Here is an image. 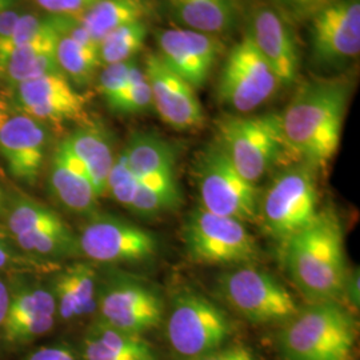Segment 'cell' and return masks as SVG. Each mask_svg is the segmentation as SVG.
<instances>
[{
    "mask_svg": "<svg viewBox=\"0 0 360 360\" xmlns=\"http://www.w3.org/2000/svg\"><path fill=\"white\" fill-rule=\"evenodd\" d=\"M312 63L340 70L360 52V0H336L309 19Z\"/></svg>",
    "mask_w": 360,
    "mask_h": 360,
    "instance_id": "cell-11",
    "label": "cell"
},
{
    "mask_svg": "<svg viewBox=\"0 0 360 360\" xmlns=\"http://www.w3.org/2000/svg\"><path fill=\"white\" fill-rule=\"evenodd\" d=\"M13 260H15V257H13V252L6 243L4 233L0 230V270L8 267Z\"/></svg>",
    "mask_w": 360,
    "mask_h": 360,
    "instance_id": "cell-44",
    "label": "cell"
},
{
    "mask_svg": "<svg viewBox=\"0 0 360 360\" xmlns=\"http://www.w3.org/2000/svg\"><path fill=\"white\" fill-rule=\"evenodd\" d=\"M7 224L15 238L30 232L58 227L65 224V221L46 207L37 203L22 202L13 207L7 218Z\"/></svg>",
    "mask_w": 360,
    "mask_h": 360,
    "instance_id": "cell-30",
    "label": "cell"
},
{
    "mask_svg": "<svg viewBox=\"0 0 360 360\" xmlns=\"http://www.w3.org/2000/svg\"><path fill=\"white\" fill-rule=\"evenodd\" d=\"M23 15L15 7H8L0 13V44L10 38L19 18Z\"/></svg>",
    "mask_w": 360,
    "mask_h": 360,
    "instance_id": "cell-41",
    "label": "cell"
},
{
    "mask_svg": "<svg viewBox=\"0 0 360 360\" xmlns=\"http://www.w3.org/2000/svg\"><path fill=\"white\" fill-rule=\"evenodd\" d=\"M10 306V295H8V290L6 287V284L0 281V326L4 322L6 315H7V309Z\"/></svg>",
    "mask_w": 360,
    "mask_h": 360,
    "instance_id": "cell-45",
    "label": "cell"
},
{
    "mask_svg": "<svg viewBox=\"0 0 360 360\" xmlns=\"http://www.w3.org/2000/svg\"><path fill=\"white\" fill-rule=\"evenodd\" d=\"M59 37L60 34L55 25L47 34L10 52L0 60V80L15 89L27 80L60 72L55 55Z\"/></svg>",
    "mask_w": 360,
    "mask_h": 360,
    "instance_id": "cell-20",
    "label": "cell"
},
{
    "mask_svg": "<svg viewBox=\"0 0 360 360\" xmlns=\"http://www.w3.org/2000/svg\"><path fill=\"white\" fill-rule=\"evenodd\" d=\"M247 34L282 86L294 84L300 70V51L291 25L283 15L272 6H259L252 13Z\"/></svg>",
    "mask_w": 360,
    "mask_h": 360,
    "instance_id": "cell-17",
    "label": "cell"
},
{
    "mask_svg": "<svg viewBox=\"0 0 360 360\" xmlns=\"http://www.w3.org/2000/svg\"><path fill=\"white\" fill-rule=\"evenodd\" d=\"M354 83L345 77L304 82L281 116L288 160L315 169L334 158L342 138Z\"/></svg>",
    "mask_w": 360,
    "mask_h": 360,
    "instance_id": "cell-1",
    "label": "cell"
},
{
    "mask_svg": "<svg viewBox=\"0 0 360 360\" xmlns=\"http://www.w3.org/2000/svg\"><path fill=\"white\" fill-rule=\"evenodd\" d=\"M96 274L90 264L77 263L60 272L55 281L56 309L63 319L90 314L96 307Z\"/></svg>",
    "mask_w": 360,
    "mask_h": 360,
    "instance_id": "cell-25",
    "label": "cell"
},
{
    "mask_svg": "<svg viewBox=\"0 0 360 360\" xmlns=\"http://www.w3.org/2000/svg\"><path fill=\"white\" fill-rule=\"evenodd\" d=\"M183 240L188 257L203 264L245 266L254 264L260 257L245 223L211 214L202 207L193 210L186 220Z\"/></svg>",
    "mask_w": 360,
    "mask_h": 360,
    "instance_id": "cell-9",
    "label": "cell"
},
{
    "mask_svg": "<svg viewBox=\"0 0 360 360\" xmlns=\"http://www.w3.org/2000/svg\"><path fill=\"white\" fill-rule=\"evenodd\" d=\"M281 80L248 34L227 53L219 77L218 101L236 115H248L276 94Z\"/></svg>",
    "mask_w": 360,
    "mask_h": 360,
    "instance_id": "cell-10",
    "label": "cell"
},
{
    "mask_svg": "<svg viewBox=\"0 0 360 360\" xmlns=\"http://www.w3.org/2000/svg\"><path fill=\"white\" fill-rule=\"evenodd\" d=\"M217 142L233 167L254 184L288 159L279 112L223 116L217 122Z\"/></svg>",
    "mask_w": 360,
    "mask_h": 360,
    "instance_id": "cell-4",
    "label": "cell"
},
{
    "mask_svg": "<svg viewBox=\"0 0 360 360\" xmlns=\"http://www.w3.org/2000/svg\"><path fill=\"white\" fill-rule=\"evenodd\" d=\"M217 290L235 312L257 324L287 322L299 309L284 284L252 264L223 272Z\"/></svg>",
    "mask_w": 360,
    "mask_h": 360,
    "instance_id": "cell-7",
    "label": "cell"
},
{
    "mask_svg": "<svg viewBox=\"0 0 360 360\" xmlns=\"http://www.w3.org/2000/svg\"><path fill=\"white\" fill-rule=\"evenodd\" d=\"M47 134L41 123L26 115H11L0 127V154L16 179L34 184L44 159Z\"/></svg>",
    "mask_w": 360,
    "mask_h": 360,
    "instance_id": "cell-18",
    "label": "cell"
},
{
    "mask_svg": "<svg viewBox=\"0 0 360 360\" xmlns=\"http://www.w3.org/2000/svg\"><path fill=\"white\" fill-rule=\"evenodd\" d=\"M155 39L158 55L165 65L195 90L206 84L224 51L219 37L181 27L156 30Z\"/></svg>",
    "mask_w": 360,
    "mask_h": 360,
    "instance_id": "cell-14",
    "label": "cell"
},
{
    "mask_svg": "<svg viewBox=\"0 0 360 360\" xmlns=\"http://www.w3.org/2000/svg\"><path fill=\"white\" fill-rule=\"evenodd\" d=\"M153 108V95L142 67L132 65L129 87L117 98L110 110L119 114H142Z\"/></svg>",
    "mask_w": 360,
    "mask_h": 360,
    "instance_id": "cell-32",
    "label": "cell"
},
{
    "mask_svg": "<svg viewBox=\"0 0 360 360\" xmlns=\"http://www.w3.org/2000/svg\"><path fill=\"white\" fill-rule=\"evenodd\" d=\"M287 20H309V18L336 0H272Z\"/></svg>",
    "mask_w": 360,
    "mask_h": 360,
    "instance_id": "cell-38",
    "label": "cell"
},
{
    "mask_svg": "<svg viewBox=\"0 0 360 360\" xmlns=\"http://www.w3.org/2000/svg\"><path fill=\"white\" fill-rule=\"evenodd\" d=\"M135 60H127L115 65H107L99 75V91L108 108L129 87V72Z\"/></svg>",
    "mask_w": 360,
    "mask_h": 360,
    "instance_id": "cell-36",
    "label": "cell"
},
{
    "mask_svg": "<svg viewBox=\"0 0 360 360\" xmlns=\"http://www.w3.org/2000/svg\"><path fill=\"white\" fill-rule=\"evenodd\" d=\"M98 0H35L41 10L53 16H79Z\"/></svg>",
    "mask_w": 360,
    "mask_h": 360,
    "instance_id": "cell-39",
    "label": "cell"
},
{
    "mask_svg": "<svg viewBox=\"0 0 360 360\" xmlns=\"http://www.w3.org/2000/svg\"><path fill=\"white\" fill-rule=\"evenodd\" d=\"M50 186L58 200L74 212L89 214L96 208L99 195L86 169L65 142L58 146L52 158Z\"/></svg>",
    "mask_w": 360,
    "mask_h": 360,
    "instance_id": "cell-19",
    "label": "cell"
},
{
    "mask_svg": "<svg viewBox=\"0 0 360 360\" xmlns=\"http://www.w3.org/2000/svg\"><path fill=\"white\" fill-rule=\"evenodd\" d=\"M232 333L227 314L206 296L193 291L175 296L168 315L167 339L181 359H193L223 347Z\"/></svg>",
    "mask_w": 360,
    "mask_h": 360,
    "instance_id": "cell-8",
    "label": "cell"
},
{
    "mask_svg": "<svg viewBox=\"0 0 360 360\" xmlns=\"http://www.w3.org/2000/svg\"><path fill=\"white\" fill-rule=\"evenodd\" d=\"M56 312V302L51 292L46 290H30L19 292L18 295L13 296V300H10V306L3 324L37 316H55Z\"/></svg>",
    "mask_w": 360,
    "mask_h": 360,
    "instance_id": "cell-31",
    "label": "cell"
},
{
    "mask_svg": "<svg viewBox=\"0 0 360 360\" xmlns=\"http://www.w3.org/2000/svg\"><path fill=\"white\" fill-rule=\"evenodd\" d=\"M195 169L203 210L242 223L257 221L260 196L257 184L239 174L218 142L200 153Z\"/></svg>",
    "mask_w": 360,
    "mask_h": 360,
    "instance_id": "cell-6",
    "label": "cell"
},
{
    "mask_svg": "<svg viewBox=\"0 0 360 360\" xmlns=\"http://www.w3.org/2000/svg\"><path fill=\"white\" fill-rule=\"evenodd\" d=\"M63 142L86 169L98 195L107 193V179L115 163L107 132L99 126L86 123Z\"/></svg>",
    "mask_w": 360,
    "mask_h": 360,
    "instance_id": "cell-21",
    "label": "cell"
},
{
    "mask_svg": "<svg viewBox=\"0 0 360 360\" xmlns=\"http://www.w3.org/2000/svg\"><path fill=\"white\" fill-rule=\"evenodd\" d=\"M15 3H16V0H0V13L8 7H13L15 6Z\"/></svg>",
    "mask_w": 360,
    "mask_h": 360,
    "instance_id": "cell-47",
    "label": "cell"
},
{
    "mask_svg": "<svg viewBox=\"0 0 360 360\" xmlns=\"http://www.w3.org/2000/svg\"><path fill=\"white\" fill-rule=\"evenodd\" d=\"M168 10L181 28L210 35H224L235 25L232 0H167Z\"/></svg>",
    "mask_w": 360,
    "mask_h": 360,
    "instance_id": "cell-23",
    "label": "cell"
},
{
    "mask_svg": "<svg viewBox=\"0 0 360 360\" xmlns=\"http://www.w3.org/2000/svg\"><path fill=\"white\" fill-rule=\"evenodd\" d=\"M148 32L150 27L147 20L131 23L111 31L99 43L101 63L115 65L132 60L138 52L142 51Z\"/></svg>",
    "mask_w": 360,
    "mask_h": 360,
    "instance_id": "cell-28",
    "label": "cell"
},
{
    "mask_svg": "<svg viewBox=\"0 0 360 360\" xmlns=\"http://www.w3.org/2000/svg\"><path fill=\"white\" fill-rule=\"evenodd\" d=\"M283 257L296 288L309 303H339L345 296V233L333 211H319L311 224L283 242Z\"/></svg>",
    "mask_w": 360,
    "mask_h": 360,
    "instance_id": "cell-2",
    "label": "cell"
},
{
    "mask_svg": "<svg viewBox=\"0 0 360 360\" xmlns=\"http://www.w3.org/2000/svg\"><path fill=\"white\" fill-rule=\"evenodd\" d=\"M154 13L151 0H98L77 16L98 43L116 28L147 20Z\"/></svg>",
    "mask_w": 360,
    "mask_h": 360,
    "instance_id": "cell-26",
    "label": "cell"
},
{
    "mask_svg": "<svg viewBox=\"0 0 360 360\" xmlns=\"http://www.w3.org/2000/svg\"><path fill=\"white\" fill-rule=\"evenodd\" d=\"M123 155L138 179L176 175V153L171 143L154 132H136L129 138Z\"/></svg>",
    "mask_w": 360,
    "mask_h": 360,
    "instance_id": "cell-24",
    "label": "cell"
},
{
    "mask_svg": "<svg viewBox=\"0 0 360 360\" xmlns=\"http://www.w3.org/2000/svg\"><path fill=\"white\" fill-rule=\"evenodd\" d=\"M55 55L60 72L77 86L90 84L102 65L98 50L87 49L65 35L58 39Z\"/></svg>",
    "mask_w": 360,
    "mask_h": 360,
    "instance_id": "cell-27",
    "label": "cell"
},
{
    "mask_svg": "<svg viewBox=\"0 0 360 360\" xmlns=\"http://www.w3.org/2000/svg\"><path fill=\"white\" fill-rule=\"evenodd\" d=\"M15 240L25 251L43 255L68 254L79 248L65 224L15 236Z\"/></svg>",
    "mask_w": 360,
    "mask_h": 360,
    "instance_id": "cell-29",
    "label": "cell"
},
{
    "mask_svg": "<svg viewBox=\"0 0 360 360\" xmlns=\"http://www.w3.org/2000/svg\"><path fill=\"white\" fill-rule=\"evenodd\" d=\"M27 360H77L65 347H43L37 349Z\"/></svg>",
    "mask_w": 360,
    "mask_h": 360,
    "instance_id": "cell-42",
    "label": "cell"
},
{
    "mask_svg": "<svg viewBox=\"0 0 360 360\" xmlns=\"http://www.w3.org/2000/svg\"><path fill=\"white\" fill-rule=\"evenodd\" d=\"M143 71L151 89L153 108L167 126L176 131L203 127L205 110L191 84L171 71L155 52L146 55Z\"/></svg>",
    "mask_w": 360,
    "mask_h": 360,
    "instance_id": "cell-15",
    "label": "cell"
},
{
    "mask_svg": "<svg viewBox=\"0 0 360 360\" xmlns=\"http://www.w3.org/2000/svg\"><path fill=\"white\" fill-rule=\"evenodd\" d=\"M316 171L306 163H291L259 196L257 220L275 240L283 243L318 217Z\"/></svg>",
    "mask_w": 360,
    "mask_h": 360,
    "instance_id": "cell-5",
    "label": "cell"
},
{
    "mask_svg": "<svg viewBox=\"0 0 360 360\" xmlns=\"http://www.w3.org/2000/svg\"><path fill=\"white\" fill-rule=\"evenodd\" d=\"M188 360H257V358L250 348L242 345H235L229 347L223 346L208 354Z\"/></svg>",
    "mask_w": 360,
    "mask_h": 360,
    "instance_id": "cell-40",
    "label": "cell"
},
{
    "mask_svg": "<svg viewBox=\"0 0 360 360\" xmlns=\"http://www.w3.org/2000/svg\"><path fill=\"white\" fill-rule=\"evenodd\" d=\"M343 297H348L354 307H359V270L348 275Z\"/></svg>",
    "mask_w": 360,
    "mask_h": 360,
    "instance_id": "cell-43",
    "label": "cell"
},
{
    "mask_svg": "<svg viewBox=\"0 0 360 360\" xmlns=\"http://www.w3.org/2000/svg\"><path fill=\"white\" fill-rule=\"evenodd\" d=\"M55 324V316H37L19 322L3 324L4 336L8 342H27L47 334Z\"/></svg>",
    "mask_w": 360,
    "mask_h": 360,
    "instance_id": "cell-37",
    "label": "cell"
},
{
    "mask_svg": "<svg viewBox=\"0 0 360 360\" xmlns=\"http://www.w3.org/2000/svg\"><path fill=\"white\" fill-rule=\"evenodd\" d=\"M77 247L99 263H142L156 257L159 242L153 232L129 220L98 215L83 226Z\"/></svg>",
    "mask_w": 360,
    "mask_h": 360,
    "instance_id": "cell-12",
    "label": "cell"
},
{
    "mask_svg": "<svg viewBox=\"0 0 360 360\" xmlns=\"http://www.w3.org/2000/svg\"><path fill=\"white\" fill-rule=\"evenodd\" d=\"M99 322L127 334L143 335L158 327L165 300L151 284L134 278H116L98 300Z\"/></svg>",
    "mask_w": 360,
    "mask_h": 360,
    "instance_id": "cell-13",
    "label": "cell"
},
{
    "mask_svg": "<svg viewBox=\"0 0 360 360\" xmlns=\"http://www.w3.org/2000/svg\"><path fill=\"white\" fill-rule=\"evenodd\" d=\"M180 205L181 202H178L167 195L158 193L141 181L129 210L142 218L153 219L158 215H162L163 212L176 210Z\"/></svg>",
    "mask_w": 360,
    "mask_h": 360,
    "instance_id": "cell-35",
    "label": "cell"
},
{
    "mask_svg": "<svg viewBox=\"0 0 360 360\" xmlns=\"http://www.w3.org/2000/svg\"><path fill=\"white\" fill-rule=\"evenodd\" d=\"M3 203H4V202H3V191H1V188H0V210L3 208Z\"/></svg>",
    "mask_w": 360,
    "mask_h": 360,
    "instance_id": "cell-48",
    "label": "cell"
},
{
    "mask_svg": "<svg viewBox=\"0 0 360 360\" xmlns=\"http://www.w3.org/2000/svg\"><path fill=\"white\" fill-rule=\"evenodd\" d=\"M53 27L55 23L52 16L40 18L35 13H23L19 18L10 38L0 44V60L4 59L15 49L25 46L27 43L47 34Z\"/></svg>",
    "mask_w": 360,
    "mask_h": 360,
    "instance_id": "cell-33",
    "label": "cell"
},
{
    "mask_svg": "<svg viewBox=\"0 0 360 360\" xmlns=\"http://www.w3.org/2000/svg\"><path fill=\"white\" fill-rule=\"evenodd\" d=\"M139 179L129 169L123 153L115 158V163L107 179V193L115 199L119 205L129 208L135 193L139 187Z\"/></svg>",
    "mask_w": 360,
    "mask_h": 360,
    "instance_id": "cell-34",
    "label": "cell"
},
{
    "mask_svg": "<svg viewBox=\"0 0 360 360\" xmlns=\"http://www.w3.org/2000/svg\"><path fill=\"white\" fill-rule=\"evenodd\" d=\"M355 340V319L338 302L309 303L297 309L278 335L287 360H348Z\"/></svg>",
    "mask_w": 360,
    "mask_h": 360,
    "instance_id": "cell-3",
    "label": "cell"
},
{
    "mask_svg": "<svg viewBox=\"0 0 360 360\" xmlns=\"http://www.w3.org/2000/svg\"><path fill=\"white\" fill-rule=\"evenodd\" d=\"M15 94L25 114L39 122L90 123L86 96L75 91L62 72L23 82L15 87Z\"/></svg>",
    "mask_w": 360,
    "mask_h": 360,
    "instance_id": "cell-16",
    "label": "cell"
},
{
    "mask_svg": "<svg viewBox=\"0 0 360 360\" xmlns=\"http://www.w3.org/2000/svg\"><path fill=\"white\" fill-rule=\"evenodd\" d=\"M83 360H156L142 335L127 334L98 322L83 342Z\"/></svg>",
    "mask_w": 360,
    "mask_h": 360,
    "instance_id": "cell-22",
    "label": "cell"
},
{
    "mask_svg": "<svg viewBox=\"0 0 360 360\" xmlns=\"http://www.w3.org/2000/svg\"><path fill=\"white\" fill-rule=\"evenodd\" d=\"M11 116L8 104L4 102V99L0 96V127L4 124V122Z\"/></svg>",
    "mask_w": 360,
    "mask_h": 360,
    "instance_id": "cell-46",
    "label": "cell"
}]
</instances>
